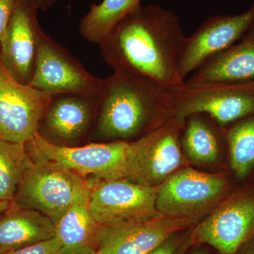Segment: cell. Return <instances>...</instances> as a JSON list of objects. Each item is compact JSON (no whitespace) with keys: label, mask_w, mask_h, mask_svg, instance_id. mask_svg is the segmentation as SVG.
Here are the masks:
<instances>
[{"label":"cell","mask_w":254,"mask_h":254,"mask_svg":"<svg viewBox=\"0 0 254 254\" xmlns=\"http://www.w3.org/2000/svg\"><path fill=\"white\" fill-rule=\"evenodd\" d=\"M185 38L175 13L159 5L141 4L98 45L114 71L150 78L173 91L185 83L178 63Z\"/></svg>","instance_id":"cell-1"},{"label":"cell","mask_w":254,"mask_h":254,"mask_svg":"<svg viewBox=\"0 0 254 254\" xmlns=\"http://www.w3.org/2000/svg\"><path fill=\"white\" fill-rule=\"evenodd\" d=\"M170 91L158 82L124 71L104 78L94 134L128 141L156 131L173 118Z\"/></svg>","instance_id":"cell-2"},{"label":"cell","mask_w":254,"mask_h":254,"mask_svg":"<svg viewBox=\"0 0 254 254\" xmlns=\"http://www.w3.org/2000/svg\"><path fill=\"white\" fill-rule=\"evenodd\" d=\"M145 136L133 141L64 146L50 143L37 133L26 145L34 158L55 162L83 177L93 175L98 180H113L127 179Z\"/></svg>","instance_id":"cell-3"},{"label":"cell","mask_w":254,"mask_h":254,"mask_svg":"<svg viewBox=\"0 0 254 254\" xmlns=\"http://www.w3.org/2000/svg\"><path fill=\"white\" fill-rule=\"evenodd\" d=\"M91 182L55 162L33 160L14 199L19 206L32 209L57 223L76 200L91 194Z\"/></svg>","instance_id":"cell-4"},{"label":"cell","mask_w":254,"mask_h":254,"mask_svg":"<svg viewBox=\"0 0 254 254\" xmlns=\"http://www.w3.org/2000/svg\"><path fill=\"white\" fill-rule=\"evenodd\" d=\"M173 118L182 123L193 114H206L224 127L254 115V83L189 85L170 91Z\"/></svg>","instance_id":"cell-5"},{"label":"cell","mask_w":254,"mask_h":254,"mask_svg":"<svg viewBox=\"0 0 254 254\" xmlns=\"http://www.w3.org/2000/svg\"><path fill=\"white\" fill-rule=\"evenodd\" d=\"M104 78L93 76L68 49L42 31L31 86L50 95H100Z\"/></svg>","instance_id":"cell-6"},{"label":"cell","mask_w":254,"mask_h":254,"mask_svg":"<svg viewBox=\"0 0 254 254\" xmlns=\"http://www.w3.org/2000/svg\"><path fill=\"white\" fill-rule=\"evenodd\" d=\"M89 206L105 227L162 217L155 206L158 187L143 186L127 179L91 182Z\"/></svg>","instance_id":"cell-7"},{"label":"cell","mask_w":254,"mask_h":254,"mask_svg":"<svg viewBox=\"0 0 254 254\" xmlns=\"http://www.w3.org/2000/svg\"><path fill=\"white\" fill-rule=\"evenodd\" d=\"M53 95L20 83L0 59V139L31 141Z\"/></svg>","instance_id":"cell-8"},{"label":"cell","mask_w":254,"mask_h":254,"mask_svg":"<svg viewBox=\"0 0 254 254\" xmlns=\"http://www.w3.org/2000/svg\"><path fill=\"white\" fill-rule=\"evenodd\" d=\"M226 188L221 177L183 169L158 187L155 206L163 216L196 220L220 199Z\"/></svg>","instance_id":"cell-9"},{"label":"cell","mask_w":254,"mask_h":254,"mask_svg":"<svg viewBox=\"0 0 254 254\" xmlns=\"http://www.w3.org/2000/svg\"><path fill=\"white\" fill-rule=\"evenodd\" d=\"M254 23V2L245 12L218 15L205 19L186 37L179 58L180 76L185 81L202 65L240 41Z\"/></svg>","instance_id":"cell-10"},{"label":"cell","mask_w":254,"mask_h":254,"mask_svg":"<svg viewBox=\"0 0 254 254\" xmlns=\"http://www.w3.org/2000/svg\"><path fill=\"white\" fill-rule=\"evenodd\" d=\"M39 0H15L4 41L1 62L20 83L29 84L36 67L42 29Z\"/></svg>","instance_id":"cell-11"},{"label":"cell","mask_w":254,"mask_h":254,"mask_svg":"<svg viewBox=\"0 0 254 254\" xmlns=\"http://www.w3.org/2000/svg\"><path fill=\"white\" fill-rule=\"evenodd\" d=\"M101 94L54 95L43 114L38 133L54 144L67 146L86 136L99 112Z\"/></svg>","instance_id":"cell-12"},{"label":"cell","mask_w":254,"mask_h":254,"mask_svg":"<svg viewBox=\"0 0 254 254\" xmlns=\"http://www.w3.org/2000/svg\"><path fill=\"white\" fill-rule=\"evenodd\" d=\"M185 123L172 118L145 136L127 180L143 186H160L176 173L182 162L180 131Z\"/></svg>","instance_id":"cell-13"},{"label":"cell","mask_w":254,"mask_h":254,"mask_svg":"<svg viewBox=\"0 0 254 254\" xmlns=\"http://www.w3.org/2000/svg\"><path fill=\"white\" fill-rule=\"evenodd\" d=\"M254 235V198L240 197L220 205L198 224L191 243L208 244L220 254H235Z\"/></svg>","instance_id":"cell-14"},{"label":"cell","mask_w":254,"mask_h":254,"mask_svg":"<svg viewBox=\"0 0 254 254\" xmlns=\"http://www.w3.org/2000/svg\"><path fill=\"white\" fill-rule=\"evenodd\" d=\"M195 219L158 217L105 227L96 254H149Z\"/></svg>","instance_id":"cell-15"},{"label":"cell","mask_w":254,"mask_h":254,"mask_svg":"<svg viewBox=\"0 0 254 254\" xmlns=\"http://www.w3.org/2000/svg\"><path fill=\"white\" fill-rule=\"evenodd\" d=\"M189 85L254 83V23L245 36L185 80Z\"/></svg>","instance_id":"cell-16"},{"label":"cell","mask_w":254,"mask_h":254,"mask_svg":"<svg viewBox=\"0 0 254 254\" xmlns=\"http://www.w3.org/2000/svg\"><path fill=\"white\" fill-rule=\"evenodd\" d=\"M54 223L48 217L11 201L0 215V252L20 250L55 237Z\"/></svg>","instance_id":"cell-17"},{"label":"cell","mask_w":254,"mask_h":254,"mask_svg":"<svg viewBox=\"0 0 254 254\" xmlns=\"http://www.w3.org/2000/svg\"><path fill=\"white\" fill-rule=\"evenodd\" d=\"M90 196L86 195L76 200L55 225V237L64 253L84 247L96 250L100 245L105 227L92 215Z\"/></svg>","instance_id":"cell-18"},{"label":"cell","mask_w":254,"mask_h":254,"mask_svg":"<svg viewBox=\"0 0 254 254\" xmlns=\"http://www.w3.org/2000/svg\"><path fill=\"white\" fill-rule=\"evenodd\" d=\"M141 1L103 0L99 4L93 3L81 20L80 34L87 41L98 44Z\"/></svg>","instance_id":"cell-19"},{"label":"cell","mask_w":254,"mask_h":254,"mask_svg":"<svg viewBox=\"0 0 254 254\" xmlns=\"http://www.w3.org/2000/svg\"><path fill=\"white\" fill-rule=\"evenodd\" d=\"M186 120L182 142L187 155L198 163L215 161L220 150L218 129L203 118V113L193 114Z\"/></svg>","instance_id":"cell-20"},{"label":"cell","mask_w":254,"mask_h":254,"mask_svg":"<svg viewBox=\"0 0 254 254\" xmlns=\"http://www.w3.org/2000/svg\"><path fill=\"white\" fill-rule=\"evenodd\" d=\"M32 162L26 144L0 139V200L14 199Z\"/></svg>","instance_id":"cell-21"},{"label":"cell","mask_w":254,"mask_h":254,"mask_svg":"<svg viewBox=\"0 0 254 254\" xmlns=\"http://www.w3.org/2000/svg\"><path fill=\"white\" fill-rule=\"evenodd\" d=\"M226 139L232 170L245 177L254 165V115L231 125Z\"/></svg>","instance_id":"cell-22"},{"label":"cell","mask_w":254,"mask_h":254,"mask_svg":"<svg viewBox=\"0 0 254 254\" xmlns=\"http://www.w3.org/2000/svg\"><path fill=\"white\" fill-rule=\"evenodd\" d=\"M61 245L55 237L4 254H64Z\"/></svg>","instance_id":"cell-23"},{"label":"cell","mask_w":254,"mask_h":254,"mask_svg":"<svg viewBox=\"0 0 254 254\" xmlns=\"http://www.w3.org/2000/svg\"><path fill=\"white\" fill-rule=\"evenodd\" d=\"M15 0H0V44L4 41Z\"/></svg>","instance_id":"cell-24"},{"label":"cell","mask_w":254,"mask_h":254,"mask_svg":"<svg viewBox=\"0 0 254 254\" xmlns=\"http://www.w3.org/2000/svg\"><path fill=\"white\" fill-rule=\"evenodd\" d=\"M176 247L175 242L168 240L149 254H175Z\"/></svg>","instance_id":"cell-25"},{"label":"cell","mask_w":254,"mask_h":254,"mask_svg":"<svg viewBox=\"0 0 254 254\" xmlns=\"http://www.w3.org/2000/svg\"><path fill=\"white\" fill-rule=\"evenodd\" d=\"M64 254H96V250L91 247H80L75 250L69 251Z\"/></svg>","instance_id":"cell-26"},{"label":"cell","mask_w":254,"mask_h":254,"mask_svg":"<svg viewBox=\"0 0 254 254\" xmlns=\"http://www.w3.org/2000/svg\"><path fill=\"white\" fill-rule=\"evenodd\" d=\"M58 0H39L41 11H46L53 7Z\"/></svg>","instance_id":"cell-27"},{"label":"cell","mask_w":254,"mask_h":254,"mask_svg":"<svg viewBox=\"0 0 254 254\" xmlns=\"http://www.w3.org/2000/svg\"><path fill=\"white\" fill-rule=\"evenodd\" d=\"M10 203H11V202L6 201V200H0V215L4 213L5 210L8 208V207L9 206Z\"/></svg>","instance_id":"cell-28"},{"label":"cell","mask_w":254,"mask_h":254,"mask_svg":"<svg viewBox=\"0 0 254 254\" xmlns=\"http://www.w3.org/2000/svg\"><path fill=\"white\" fill-rule=\"evenodd\" d=\"M245 254H254V245L252 246L250 250H247Z\"/></svg>","instance_id":"cell-29"},{"label":"cell","mask_w":254,"mask_h":254,"mask_svg":"<svg viewBox=\"0 0 254 254\" xmlns=\"http://www.w3.org/2000/svg\"><path fill=\"white\" fill-rule=\"evenodd\" d=\"M193 254H206L203 253V252H195V253Z\"/></svg>","instance_id":"cell-30"},{"label":"cell","mask_w":254,"mask_h":254,"mask_svg":"<svg viewBox=\"0 0 254 254\" xmlns=\"http://www.w3.org/2000/svg\"><path fill=\"white\" fill-rule=\"evenodd\" d=\"M0 254H3L2 253H1V252H0Z\"/></svg>","instance_id":"cell-31"}]
</instances>
